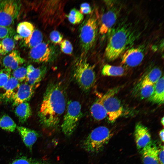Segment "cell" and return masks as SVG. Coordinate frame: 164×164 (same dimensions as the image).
Segmentation results:
<instances>
[{
	"label": "cell",
	"mask_w": 164,
	"mask_h": 164,
	"mask_svg": "<svg viewBox=\"0 0 164 164\" xmlns=\"http://www.w3.org/2000/svg\"><path fill=\"white\" fill-rule=\"evenodd\" d=\"M64 91L60 83H51L44 94L39 111L41 123L48 128H53L59 124L66 109Z\"/></svg>",
	"instance_id": "1"
},
{
	"label": "cell",
	"mask_w": 164,
	"mask_h": 164,
	"mask_svg": "<svg viewBox=\"0 0 164 164\" xmlns=\"http://www.w3.org/2000/svg\"><path fill=\"white\" fill-rule=\"evenodd\" d=\"M109 32L105 55L111 61L117 59L131 48L140 35L131 23L125 22L120 23Z\"/></svg>",
	"instance_id": "2"
},
{
	"label": "cell",
	"mask_w": 164,
	"mask_h": 164,
	"mask_svg": "<svg viewBox=\"0 0 164 164\" xmlns=\"http://www.w3.org/2000/svg\"><path fill=\"white\" fill-rule=\"evenodd\" d=\"M65 1L46 0L36 2V9L43 23L46 27H56L63 21L66 15Z\"/></svg>",
	"instance_id": "3"
},
{
	"label": "cell",
	"mask_w": 164,
	"mask_h": 164,
	"mask_svg": "<svg viewBox=\"0 0 164 164\" xmlns=\"http://www.w3.org/2000/svg\"><path fill=\"white\" fill-rule=\"evenodd\" d=\"M73 76L81 89L84 91H89L94 83L96 74L94 67L87 61L83 55L75 62Z\"/></svg>",
	"instance_id": "4"
},
{
	"label": "cell",
	"mask_w": 164,
	"mask_h": 164,
	"mask_svg": "<svg viewBox=\"0 0 164 164\" xmlns=\"http://www.w3.org/2000/svg\"><path fill=\"white\" fill-rule=\"evenodd\" d=\"M112 134L108 128L100 126L94 129L83 141L82 146L90 153L101 151L108 143Z\"/></svg>",
	"instance_id": "5"
},
{
	"label": "cell",
	"mask_w": 164,
	"mask_h": 164,
	"mask_svg": "<svg viewBox=\"0 0 164 164\" xmlns=\"http://www.w3.org/2000/svg\"><path fill=\"white\" fill-rule=\"evenodd\" d=\"M97 15L92 12L85 20L80 28L79 38L83 53L86 54L92 48L95 42L98 31Z\"/></svg>",
	"instance_id": "6"
},
{
	"label": "cell",
	"mask_w": 164,
	"mask_h": 164,
	"mask_svg": "<svg viewBox=\"0 0 164 164\" xmlns=\"http://www.w3.org/2000/svg\"><path fill=\"white\" fill-rule=\"evenodd\" d=\"M82 115L80 103L76 101H69L61 126L65 135L70 136L73 133Z\"/></svg>",
	"instance_id": "7"
},
{
	"label": "cell",
	"mask_w": 164,
	"mask_h": 164,
	"mask_svg": "<svg viewBox=\"0 0 164 164\" xmlns=\"http://www.w3.org/2000/svg\"><path fill=\"white\" fill-rule=\"evenodd\" d=\"M118 90L116 88L111 89L103 95V105L108 120L111 122L115 121L123 113V107L120 101L114 96Z\"/></svg>",
	"instance_id": "8"
},
{
	"label": "cell",
	"mask_w": 164,
	"mask_h": 164,
	"mask_svg": "<svg viewBox=\"0 0 164 164\" xmlns=\"http://www.w3.org/2000/svg\"><path fill=\"white\" fill-rule=\"evenodd\" d=\"M20 6L18 1H1L0 26L9 27L12 24L18 15Z\"/></svg>",
	"instance_id": "9"
},
{
	"label": "cell",
	"mask_w": 164,
	"mask_h": 164,
	"mask_svg": "<svg viewBox=\"0 0 164 164\" xmlns=\"http://www.w3.org/2000/svg\"><path fill=\"white\" fill-rule=\"evenodd\" d=\"M145 53V47L143 45L131 47L122 55L121 64L129 67L137 66L142 61Z\"/></svg>",
	"instance_id": "10"
},
{
	"label": "cell",
	"mask_w": 164,
	"mask_h": 164,
	"mask_svg": "<svg viewBox=\"0 0 164 164\" xmlns=\"http://www.w3.org/2000/svg\"><path fill=\"white\" fill-rule=\"evenodd\" d=\"M52 55L50 47L48 43L44 42L31 48L29 53V57L32 61L39 63L48 62Z\"/></svg>",
	"instance_id": "11"
},
{
	"label": "cell",
	"mask_w": 164,
	"mask_h": 164,
	"mask_svg": "<svg viewBox=\"0 0 164 164\" xmlns=\"http://www.w3.org/2000/svg\"><path fill=\"white\" fill-rule=\"evenodd\" d=\"M113 6L101 17L99 32L101 35L106 33L111 29L118 17L120 8Z\"/></svg>",
	"instance_id": "12"
},
{
	"label": "cell",
	"mask_w": 164,
	"mask_h": 164,
	"mask_svg": "<svg viewBox=\"0 0 164 164\" xmlns=\"http://www.w3.org/2000/svg\"><path fill=\"white\" fill-rule=\"evenodd\" d=\"M134 136L137 147L140 151L152 142L148 129L140 122L135 125Z\"/></svg>",
	"instance_id": "13"
},
{
	"label": "cell",
	"mask_w": 164,
	"mask_h": 164,
	"mask_svg": "<svg viewBox=\"0 0 164 164\" xmlns=\"http://www.w3.org/2000/svg\"><path fill=\"white\" fill-rule=\"evenodd\" d=\"M159 148L152 142L140 150L143 164H159Z\"/></svg>",
	"instance_id": "14"
},
{
	"label": "cell",
	"mask_w": 164,
	"mask_h": 164,
	"mask_svg": "<svg viewBox=\"0 0 164 164\" xmlns=\"http://www.w3.org/2000/svg\"><path fill=\"white\" fill-rule=\"evenodd\" d=\"M34 90V86L26 82L20 84L12 100L13 105L16 106L23 102H27L32 97Z\"/></svg>",
	"instance_id": "15"
},
{
	"label": "cell",
	"mask_w": 164,
	"mask_h": 164,
	"mask_svg": "<svg viewBox=\"0 0 164 164\" xmlns=\"http://www.w3.org/2000/svg\"><path fill=\"white\" fill-rule=\"evenodd\" d=\"M19 82L11 76L7 84L0 88V99L5 102L12 101L20 86Z\"/></svg>",
	"instance_id": "16"
},
{
	"label": "cell",
	"mask_w": 164,
	"mask_h": 164,
	"mask_svg": "<svg viewBox=\"0 0 164 164\" xmlns=\"http://www.w3.org/2000/svg\"><path fill=\"white\" fill-rule=\"evenodd\" d=\"M16 128L25 145L30 150H31L39 136L38 133L35 131L23 126H17Z\"/></svg>",
	"instance_id": "17"
},
{
	"label": "cell",
	"mask_w": 164,
	"mask_h": 164,
	"mask_svg": "<svg viewBox=\"0 0 164 164\" xmlns=\"http://www.w3.org/2000/svg\"><path fill=\"white\" fill-rule=\"evenodd\" d=\"M26 82L34 87L37 85L43 78L45 73V68H35L32 65L28 66Z\"/></svg>",
	"instance_id": "18"
},
{
	"label": "cell",
	"mask_w": 164,
	"mask_h": 164,
	"mask_svg": "<svg viewBox=\"0 0 164 164\" xmlns=\"http://www.w3.org/2000/svg\"><path fill=\"white\" fill-rule=\"evenodd\" d=\"M25 61V60L21 56L19 52L15 50L4 57L3 64L5 68L11 70H14L19 67Z\"/></svg>",
	"instance_id": "19"
},
{
	"label": "cell",
	"mask_w": 164,
	"mask_h": 164,
	"mask_svg": "<svg viewBox=\"0 0 164 164\" xmlns=\"http://www.w3.org/2000/svg\"><path fill=\"white\" fill-rule=\"evenodd\" d=\"M103 96L95 101L91 107L90 111L93 118L97 121H101L107 116L106 110L104 106Z\"/></svg>",
	"instance_id": "20"
},
{
	"label": "cell",
	"mask_w": 164,
	"mask_h": 164,
	"mask_svg": "<svg viewBox=\"0 0 164 164\" xmlns=\"http://www.w3.org/2000/svg\"><path fill=\"white\" fill-rule=\"evenodd\" d=\"M164 83V77L162 76L154 84V91L152 95L148 98L149 101L159 104H163Z\"/></svg>",
	"instance_id": "21"
},
{
	"label": "cell",
	"mask_w": 164,
	"mask_h": 164,
	"mask_svg": "<svg viewBox=\"0 0 164 164\" xmlns=\"http://www.w3.org/2000/svg\"><path fill=\"white\" fill-rule=\"evenodd\" d=\"M34 29V26L31 22L27 21L20 22L17 25V35L15 36L14 38L17 40L24 39L31 35Z\"/></svg>",
	"instance_id": "22"
},
{
	"label": "cell",
	"mask_w": 164,
	"mask_h": 164,
	"mask_svg": "<svg viewBox=\"0 0 164 164\" xmlns=\"http://www.w3.org/2000/svg\"><path fill=\"white\" fill-rule=\"evenodd\" d=\"M15 112L19 121L22 124L26 122L32 114L30 106L27 102H23L17 105Z\"/></svg>",
	"instance_id": "23"
},
{
	"label": "cell",
	"mask_w": 164,
	"mask_h": 164,
	"mask_svg": "<svg viewBox=\"0 0 164 164\" xmlns=\"http://www.w3.org/2000/svg\"><path fill=\"white\" fill-rule=\"evenodd\" d=\"M162 75L161 70L155 67L151 69L145 75L141 83V87L146 85H154L161 78Z\"/></svg>",
	"instance_id": "24"
},
{
	"label": "cell",
	"mask_w": 164,
	"mask_h": 164,
	"mask_svg": "<svg viewBox=\"0 0 164 164\" xmlns=\"http://www.w3.org/2000/svg\"><path fill=\"white\" fill-rule=\"evenodd\" d=\"M43 36L42 33L38 29H34L28 37L23 39L24 45L30 49L42 42Z\"/></svg>",
	"instance_id": "25"
},
{
	"label": "cell",
	"mask_w": 164,
	"mask_h": 164,
	"mask_svg": "<svg viewBox=\"0 0 164 164\" xmlns=\"http://www.w3.org/2000/svg\"><path fill=\"white\" fill-rule=\"evenodd\" d=\"M125 72V69L122 67L106 64L103 67L101 73L104 76H120L123 75Z\"/></svg>",
	"instance_id": "26"
},
{
	"label": "cell",
	"mask_w": 164,
	"mask_h": 164,
	"mask_svg": "<svg viewBox=\"0 0 164 164\" xmlns=\"http://www.w3.org/2000/svg\"><path fill=\"white\" fill-rule=\"evenodd\" d=\"M0 127L4 130L12 132L15 131L17 126L10 117L5 115L0 118Z\"/></svg>",
	"instance_id": "27"
},
{
	"label": "cell",
	"mask_w": 164,
	"mask_h": 164,
	"mask_svg": "<svg viewBox=\"0 0 164 164\" xmlns=\"http://www.w3.org/2000/svg\"><path fill=\"white\" fill-rule=\"evenodd\" d=\"M66 16L69 22L74 25L80 23L84 18L83 14L75 8L72 9Z\"/></svg>",
	"instance_id": "28"
},
{
	"label": "cell",
	"mask_w": 164,
	"mask_h": 164,
	"mask_svg": "<svg viewBox=\"0 0 164 164\" xmlns=\"http://www.w3.org/2000/svg\"><path fill=\"white\" fill-rule=\"evenodd\" d=\"M1 42L2 45V55H5L13 51L15 47V42L11 36L8 37L3 39Z\"/></svg>",
	"instance_id": "29"
},
{
	"label": "cell",
	"mask_w": 164,
	"mask_h": 164,
	"mask_svg": "<svg viewBox=\"0 0 164 164\" xmlns=\"http://www.w3.org/2000/svg\"><path fill=\"white\" fill-rule=\"evenodd\" d=\"M27 74L26 68L23 67H19L13 71L12 77L19 82H22L26 80Z\"/></svg>",
	"instance_id": "30"
},
{
	"label": "cell",
	"mask_w": 164,
	"mask_h": 164,
	"mask_svg": "<svg viewBox=\"0 0 164 164\" xmlns=\"http://www.w3.org/2000/svg\"><path fill=\"white\" fill-rule=\"evenodd\" d=\"M11 71L5 68L0 70V88L5 86L11 77Z\"/></svg>",
	"instance_id": "31"
},
{
	"label": "cell",
	"mask_w": 164,
	"mask_h": 164,
	"mask_svg": "<svg viewBox=\"0 0 164 164\" xmlns=\"http://www.w3.org/2000/svg\"><path fill=\"white\" fill-rule=\"evenodd\" d=\"M154 85H146L140 88V96L142 98H149L152 94Z\"/></svg>",
	"instance_id": "32"
},
{
	"label": "cell",
	"mask_w": 164,
	"mask_h": 164,
	"mask_svg": "<svg viewBox=\"0 0 164 164\" xmlns=\"http://www.w3.org/2000/svg\"><path fill=\"white\" fill-rule=\"evenodd\" d=\"M60 44V49L64 53L70 55L73 51V47L70 42L67 39L62 40Z\"/></svg>",
	"instance_id": "33"
},
{
	"label": "cell",
	"mask_w": 164,
	"mask_h": 164,
	"mask_svg": "<svg viewBox=\"0 0 164 164\" xmlns=\"http://www.w3.org/2000/svg\"><path fill=\"white\" fill-rule=\"evenodd\" d=\"M50 38L54 43L60 44L63 40V36L59 31L54 30L50 32Z\"/></svg>",
	"instance_id": "34"
},
{
	"label": "cell",
	"mask_w": 164,
	"mask_h": 164,
	"mask_svg": "<svg viewBox=\"0 0 164 164\" xmlns=\"http://www.w3.org/2000/svg\"><path fill=\"white\" fill-rule=\"evenodd\" d=\"M13 34V30L11 27L0 26V39L11 36Z\"/></svg>",
	"instance_id": "35"
},
{
	"label": "cell",
	"mask_w": 164,
	"mask_h": 164,
	"mask_svg": "<svg viewBox=\"0 0 164 164\" xmlns=\"http://www.w3.org/2000/svg\"><path fill=\"white\" fill-rule=\"evenodd\" d=\"M79 11L83 14H90L92 12L90 5L87 3L81 4Z\"/></svg>",
	"instance_id": "36"
},
{
	"label": "cell",
	"mask_w": 164,
	"mask_h": 164,
	"mask_svg": "<svg viewBox=\"0 0 164 164\" xmlns=\"http://www.w3.org/2000/svg\"><path fill=\"white\" fill-rule=\"evenodd\" d=\"M159 164H164V146L161 145L159 147Z\"/></svg>",
	"instance_id": "37"
},
{
	"label": "cell",
	"mask_w": 164,
	"mask_h": 164,
	"mask_svg": "<svg viewBox=\"0 0 164 164\" xmlns=\"http://www.w3.org/2000/svg\"><path fill=\"white\" fill-rule=\"evenodd\" d=\"M164 129L160 130L159 132V136L162 142H164Z\"/></svg>",
	"instance_id": "38"
},
{
	"label": "cell",
	"mask_w": 164,
	"mask_h": 164,
	"mask_svg": "<svg viewBox=\"0 0 164 164\" xmlns=\"http://www.w3.org/2000/svg\"><path fill=\"white\" fill-rule=\"evenodd\" d=\"M34 164H51L50 163L42 162H35Z\"/></svg>",
	"instance_id": "39"
},
{
	"label": "cell",
	"mask_w": 164,
	"mask_h": 164,
	"mask_svg": "<svg viewBox=\"0 0 164 164\" xmlns=\"http://www.w3.org/2000/svg\"><path fill=\"white\" fill-rule=\"evenodd\" d=\"M2 54V45L1 42L0 41V55Z\"/></svg>",
	"instance_id": "40"
},
{
	"label": "cell",
	"mask_w": 164,
	"mask_h": 164,
	"mask_svg": "<svg viewBox=\"0 0 164 164\" xmlns=\"http://www.w3.org/2000/svg\"><path fill=\"white\" fill-rule=\"evenodd\" d=\"M160 121H161V124H162V125L163 126L164 125V117H162V118L161 119Z\"/></svg>",
	"instance_id": "41"
},
{
	"label": "cell",
	"mask_w": 164,
	"mask_h": 164,
	"mask_svg": "<svg viewBox=\"0 0 164 164\" xmlns=\"http://www.w3.org/2000/svg\"><path fill=\"white\" fill-rule=\"evenodd\" d=\"M1 1V0H0V2Z\"/></svg>",
	"instance_id": "42"
}]
</instances>
